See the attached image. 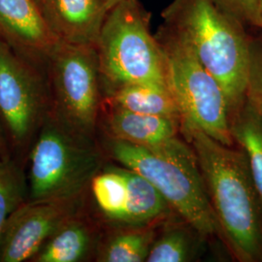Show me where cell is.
<instances>
[{
  "mask_svg": "<svg viewBox=\"0 0 262 262\" xmlns=\"http://www.w3.org/2000/svg\"><path fill=\"white\" fill-rule=\"evenodd\" d=\"M246 100L262 121V38L250 41V68Z\"/></svg>",
  "mask_w": 262,
  "mask_h": 262,
  "instance_id": "ffe728a7",
  "label": "cell"
},
{
  "mask_svg": "<svg viewBox=\"0 0 262 262\" xmlns=\"http://www.w3.org/2000/svg\"><path fill=\"white\" fill-rule=\"evenodd\" d=\"M101 165L94 141L49 112L29 156V200L82 197Z\"/></svg>",
  "mask_w": 262,
  "mask_h": 262,
  "instance_id": "8992f818",
  "label": "cell"
},
{
  "mask_svg": "<svg viewBox=\"0 0 262 262\" xmlns=\"http://www.w3.org/2000/svg\"><path fill=\"white\" fill-rule=\"evenodd\" d=\"M199 233L188 225L172 226L160 236H157L150 248L147 262H187L193 260L197 251ZM203 236V235H202Z\"/></svg>",
  "mask_w": 262,
  "mask_h": 262,
  "instance_id": "ac0fdd59",
  "label": "cell"
},
{
  "mask_svg": "<svg viewBox=\"0 0 262 262\" xmlns=\"http://www.w3.org/2000/svg\"><path fill=\"white\" fill-rule=\"evenodd\" d=\"M254 27L261 28L262 29V0L261 2H260V5H259V9H258V12H257L256 19H255V21H254Z\"/></svg>",
  "mask_w": 262,
  "mask_h": 262,
  "instance_id": "7402d4cb",
  "label": "cell"
},
{
  "mask_svg": "<svg viewBox=\"0 0 262 262\" xmlns=\"http://www.w3.org/2000/svg\"><path fill=\"white\" fill-rule=\"evenodd\" d=\"M234 144L243 150L262 207V121L250 103H245L230 118Z\"/></svg>",
  "mask_w": 262,
  "mask_h": 262,
  "instance_id": "e0dca14e",
  "label": "cell"
},
{
  "mask_svg": "<svg viewBox=\"0 0 262 262\" xmlns=\"http://www.w3.org/2000/svg\"><path fill=\"white\" fill-rule=\"evenodd\" d=\"M105 119L108 137L139 146H155L177 137V118L129 112L109 107Z\"/></svg>",
  "mask_w": 262,
  "mask_h": 262,
  "instance_id": "4fadbf2b",
  "label": "cell"
},
{
  "mask_svg": "<svg viewBox=\"0 0 262 262\" xmlns=\"http://www.w3.org/2000/svg\"><path fill=\"white\" fill-rule=\"evenodd\" d=\"M215 4L240 20L244 25L254 26L261 0H213Z\"/></svg>",
  "mask_w": 262,
  "mask_h": 262,
  "instance_id": "44dd1931",
  "label": "cell"
},
{
  "mask_svg": "<svg viewBox=\"0 0 262 262\" xmlns=\"http://www.w3.org/2000/svg\"><path fill=\"white\" fill-rule=\"evenodd\" d=\"M199 167L224 239L240 262H262V207L247 158L202 131L182 130Z\"/></svg>",
  "mask_w": 262,
  "mask_h": 262,
  "instance_id": "6da1fadb",
  "label": "cell"
},
{
  "mask_svg": "<svg viewBox=\"0 0 262 262\" xmlns=\"http://www.w3.org/2000/svg\"><path fill=\"white\" fill-rule=\"evenodd\" d=\"M162 19L187 41L221 84L231 118L246 100L251 38L245 25L213 0H173L163 10Z\"/></svg>",
  "mask_w": 262,
  "mask_h": 262,
  "instance_id": "7a4b0ae2",
  "label": "cell"
},
{
  "mask_svg": "<svg viewBox=\"0 0 262 262\" xmlns=\"http://www.w3.org/2000/svg\"><path fill=\"white\" fill-rule=\"evenodd\" d=\"M99 241L94 225L78 212L56 229L30 261H84L97 251Z\"/></svg>",
  "mask_w": 262,
  "mask_h": 262,
  "instance_id": "5bb4252c",
  "label": "cell"
},
{
  "mask_svg": "<svg viewBox=\"0 0 262 262\" xmlns=\"http://www.w3.org/2000/svg\"><path fill=\"white\" fill-rule=\"evenodd\" d=\"M26 182L19 167L0 159V240L11 215L25 202Z\"/></svg>",
  "mask_w": 262,
  "mask_h": 262,
  "instance_id": "d6986e66",
  "label": "cell"
},
{
  "mask_svg": "<svg viewBox=\"0 0 262 262\" xmlns=\"http://www.w3.org/2000/svg\"><path fill=\"white\" fill-rule=\"evenodd\" d=\"M156 38L164 58L169 91L178 107L181 129L202 131L233 147L229 107L221 84L173 28L163 24Z\"/></svg>",
  "mask_w": 262,
  "mask_h": 262,
  "instance_id": "5b68a950",
  "label": "cell"
},
{
  "mask_svg": "<svg viewBox=\"0 0 262 262\" xmlns=\"http://www.w3.org/2000/svg\"><path fill=\"white\" fill-rule=\"evenodd\" d=\"M82 197L24 202L11 215L3 231L0 262L31 260L56 229L80 212Z\"/></svg>",
  "mask_w": 262,
  "mask_h": 262,
  "instance_id": "30bf717a",
  "label": "cell"
},
{
  "mask_svg": "<svg viewBox=\"0 0 262 262\" xmlns=\"http://www.w3.org/2000/svg\"><path fill=\"white\" fill-rule=\"evenodd\" d=\"M109 107L129 112L173 117L180 120L178 107L168 88L158 84L122 85L105 93Z\"/></svg>",
  "mask_w": 262,
  "mask_h": 262,
  "instance_id": "9a60e30c",
  "label": "cell"
},
{
  "mask_svg": "<svg viewBox=\"0 0 262 262\" xmlns=\"http://www.w3.org/2000/svg\"><path fill=\"white\" fill-rule=\"evenodd\" d=\"M157 238L155 225H120L99 241L96 260L100 262L147 261Z\"/></svg>",
  "mask_w": 262,
  "mask_h": 262,
  "instance_id": "2e32d148",
  "label": "cell"
},
{
  "mask_svg": "<svg viewBox=\"0 0 262 262\" xmlns=\"http://www.w3.org/2000/svg\"><path fill=\"white\" fill-rule=\"evenodd\" d=\"M107 150L159 190L173 211L203 236L220 233L196 154L177 137L155 146H139L108 137Z\"/></svg>",
  "mask_w": 262,
  "mask_h": 262,
  "instance_id": "3957f363",
  "label": "cell"
},
{
  "mask_svg": "<svg viewBox=\"0 0 262 262\" xmlns=\"http://www.w3.org/2000/svg\"><path fill=\"white\" fill-rule=\"evenodd\" d=\"M95 48L105 93L126 84L168 88L159 41L138 0H122L108 12Z\"/></svg>",
  "mask_w": 262,
  "mask_h": 262,
  "instance_id": "277c9868",
  "label": "cell"
},
{
  "mask_svg": "<svg viewBox=\"0 0 262 262\" xmlns=\"http://www.w3.org/2000/svg\"><path fill=\"white\" fill-rule=\"evenodd\" d=\"M47 62L50 113L68 128L94 140L102 105L96 48L60 41Z\"/></svg>",
  "mask_w": 262,
  "mask_h": 262,
  "instance_id": "52a82bcc",
  "label": "cell"
},
{
  "mask_svg": "<svg viewBox=\"0 0 262 262\" xmlns=\"http://www.w3.org/2000/svg\"><path fill=\"white\" fill-rule=\"evenodd\" d=\"M0 42L29 60L47 61L60 41L37 0H0Z\"/></svg>",
  "mask_w": 262,
  "mask_h": 262,
  "instance_id": "8fae6325",
  "label": "cell"
},
{
  "mask_svg": "<svg viewBox=\"0 0 262 262\" xmlns=\"http://www.w3.org/2000/svg\"><path fill=\"white\" fill-rule=\"evenodd\" d=\"M50 108V92L30 60L0 42V118L12 143L28 144Z\"/></svg>",
  "mask_w": 262,
  "mask_h": 262,
  "instance_id": "ba28073f",
  "label": "cell"
},
{
  "mask_svg": "<svg viewBox=\"0 0 262 262\" xmlns=\"http://www.w3.org/2000/svg\"><path fill=\"white\" fill-rule=\"evenodd\" d=\"M90 187L101 214L116 225H155L172 211L148 180L124 166L101 168Z\"/></svg>",
  "mask_w": 262,
  "mask_h": 262,
  "instance_id": "9c48e42d",
  "label": "cell"
},
{
  "mask_svg": "<svg viewBox=\"0 0 262 262\" xmlns=\"http://www.w3.org/2000/svg\"><path fill=\"white\" fill-rule=\"evenodd\" d=\"M1 150H2V140H1V136H0V156H1V151H2Z\"/></svg>",
  "mask_w": 262,
  "mask_h": 262,
  "instance_id": "cb8c5ba5",
  "label": "cell"
},
{
  "mask_svg": "<svg viewBox=\"0 0 262 262\" xmlns=\"http://www.w3.org/2000/svg\"><path fill=\"white\" fill-rule=\"evenodd\" d=\"M121 1H122V0H104V2L106 3V5H107L109 11L112 9L115 5H117L119 2H121Z\"/></svg>",
  "mask_w": 262,
  "mask_h": 262,
  "instance_id": "603a6c76",
  "label": "cell"
},
{
  "mask_svg": "<svg viewBox=\"0 0 262 262\" xmlns=\"http://www.w3.org/2000/svg\"><path fill=\"white\" fill-rule=\"evenodd\" d=\"M59 41L96 46L109 9L104 0H37Z\"/></svg>",
  "mask_w": 262,
  "mask_h": 262,
  "instance_id": "7c38bea8",
  "label": "cell"
}]
</instances>
